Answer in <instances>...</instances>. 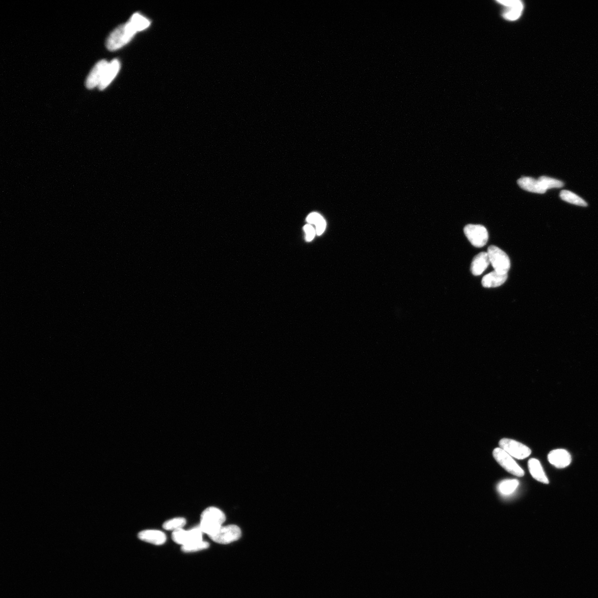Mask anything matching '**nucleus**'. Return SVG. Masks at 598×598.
<instances>
[{"label":"nucleus","mask_w":598,"mask_h":598,"mask_svg":"<svg viewBox=\"0 0 598 598\" xmlns=\"http://www.w3.org/2000/svg\"><path fill=\"white\" fill-rule=\"evenodd\" d=\"M138 33L136 30L128 22L121 24L114 29L107 37L106 46L111 51H115L129 43Z\"/></svg>","instance_id":"obj_1"},{"label":"nucleus","mask_w":598,"mask_h":598,"mask_svg":"<svg viewBox=\"0 0 598 598\" xmlns=\"http://www.w3.org/2000/svg\"><path fill=\"white\" fill-rule=\"evenodd\" d=\"M226 518L224 512L215 507H209L201 515L200 527L203 533L212 535L222 526Z\"/></svg>","instance_id":"obj_2"},{"label":"nucleus","mask_w":598,"mask_h":598,"mask_svg":"<svg viewBox=\"0 0 598 598\" xmlns=\"http://www.w3.org/2000/svg\"><path fill=\"white\" fill-rule=\"evenodd\" d=\"M487 253L495 271L502 275H506L511 266L510 260L507 254L495 246H490Z\"/></svg>","instance_id":"obj_3"},{"label":"nucleus","mask_w":598,"mask_h":598,"mask_svg":"<svg viewBox=\"0 0 598 598\" xmlns=\"http://www.w3.org/2000/svg\"><path fill=\"white\" fill-rule=\"evenodd\" d=\"M493 456L496 461L509 473L518 477L524 476V470L514 460L513 457L503 449L500 448L495 449L493 451Z\"/></svg>","instance_id":"obj_4"},{"label":"nucleus","mask_w":598,"mask_h":598,"mask_svg":"<svg viewBox=\"0 0 598 598\" xmlns=\"http://www.w3.org/2000/svg\"><path fill=\"white\" fill-rule=\"evenodd\" d=\"M241 536L240 528L234 525L222 526L212 535L209 536L214 542L227 545L236 541Z\"/></svg>","instance_id":"obj_5"},{"label":"nucleus","mask_w":598,"mask_h":598,"mask_svg":"<svg viewBox=\"0 0 598 598\" xmlns=\"http://www.w3.org/2000/svg\"><path fill=\"white\" fill-rule=\"evenodd\" d=\"M500 448L512 457L519 460L526 459L531 454V450L526 445L511 439L504 438L499 442Z\"/></svg>","instance_id":"obj_6"},{"label":"nucleus","mask_w":598,"mask_h":598,"mask_svg":"<svg viewBox=\"0 0 598 598\" xmlns=\"http://www.w3.org/2000/svg\"><path fill=\"white\" fill-rule=\"evenodd\" d=\"M466 237L473 246L477 248L485 246L488 241L487 229L480 225H468L464 228Z\"/></svg>","instance_id":"obj_7"},{"label":"nucleus","mask_w":598,"mask_h":598,"mask_svg":"<svg viewBox=\"0 0 598 598\" xmlns=\"http://www.w3.org/2000/svg\"><path fill=\"white\" fill-rule=\"evenodd\" d=\"M202 532L199 527L188 531L183 529L173 531L172 538L175 542L182 546L202 540Z\"/></svg>","instance_id":"obj_8"},{"label":"nucleus","mask_w":598,"mask_h":598,"mask_svg":"<svg viewBox=\"0 0 598 598\" xmlns=\"http://www.w3.org/2000/svg\"><path fill=\"white\" fill-rule=\"evenodd\" d=\"M108 65L109 63L105 60H101L96 63L86 79V86L88 89L91 90L95 87L99 86Z\"/></svg>","instance_id":"obj_9"},{"label":"nucleus","mask_w":598,"mask_h":598,"mask_svg":"<svg viewBox=\"0 0 598 598\" xmlns=\"http://www.w3.org/2000/svg\"><path fill=\"white\" fill-rule=\"evenodd\" d=\"M498 2L505 6L503 16L506 20L514 21L521 16L524 9V5L519 0H502Z\"/></svg>","instance_id":"obj_10"},{"label":"nucleus","mask_w":598,"mask_h":598,"mask_svg":"<svg viewBox=\"0 0 598 598\" xmlns=\"http://www.w3.org/2000/svg\"><path fill=\"white\" fill-rule=\"evenodd\" d=\"M549 462L558 469L568 467L572 461V457L568 451L559 449L552 450L548 455Z\"/></svg>","instance_id":"obj_11"},{"label":"nucleus","mask_w":598,"mask_h":598,"mask_svg":"<svg viewBox=\"0 0 598 598\" xmlns=\"http://www.w3.org/2000/svg\"><path fill=\"white\" fill-rule=\"evenodd\" d=\"M518 183L521 188L530 193L543 194L547 192L543 183L539 179L524 177L518 181Z\"/></svg>","instance_id":"obj_12"},{"label":"nucleus","mask_w":598,"mask_h":598,"mask_svg":"<svg viewBox=\"0 0 598 598\" xmlns=\"http://www.w3.org/2000/svg\"><path fill=\"white\" fill-rule=\"evenodd\" d=\"M138 537L144 542L154 545H162L167 540L166 534L156 530L142 531L138 534Z\"/></svg>","instance_id":"obj_13"},{"label":"nucleus","mask_w":598,"mask_h":598,"mask_svg":"<svg viewBox=\"0 0 598 598\" xmlns=\"http://www.w3.org/2000/svg\"><path fill=\"white\" fill-rule=\"evenodd\" d=\"M120 69V62L118 59H114L108 65L102 80H101L98 88L100 90H104L116 78Z\"/></svg>","instance_id":"obj_14"},{"label":"nucleus","mask_w":598,"mask_h":598,"mask_svg":"<svg viewBox=\"0 0 598 598\" xmlns=\"http://www.w3.org/2000/svg\"><path fill=\"white\" fill-rule=\"evenodd\" d=\"M490 263L491 261L487 252H481L474 257L471 265V271L474 276H480L487 268Z\"/></svg>","instance_id":"obj_15"},{"label":"nucleus","mask_w":598,"mask_h":598,"mask_svg":"<svg viewBox=\"0 0 598 598\" xmlns=\"http://www.w3.org/2000/svg\"><path fill=\"white\" fill-rule=\"evenodd\" d=\"M507 274L502 275L494 271L483 277L482 285L486 288L499 287L507 281Z\"/></svg>","instance_id":"obj_16"},{"label":"nucleus","mask_w":598,"mask_h":598,"mask_svg":"<svg viewBox=\"0 0 598 598\" xmlns=\"http://www.w3.org/2000/svg\"><path fill=\"white\" fill-rule=\"evenodd\" d=\"M528 467L533 478L537 481L548 484L549 480L544 472L540 462L536 459H531L528 462Z\"/></svg>","instance_id":"obj_17"},{"label":"nucleus","mask_w":598,"mask_h":598,"mask_svg":"<svg viewBox=\"0 0 598 598\" xmlns=\"http://www.w3.org/2000/svg\"><path fill=\"white\" fill-rule=\"evenodd\" d=\"M129 21L138 33V32H141L147 29L151 24V21L148 18L138 13V12L133 14L130 17Z\"/></svg>","instance_id":"obj_18"},{"label":"nucleus","mask_w":598,"mask_h":598,"mask_svg":"<svg viewBox=\"0 0 598 598\" xmlns=\"http://www.w3.org/2000/svg\"><path fill=\"white\" fill-rule=\"evenodd\" d=\"M560 197H561L562 200L571 203L573 205L582 207H587L588 206L587 203L582 199L581 197H579L574 193L569 192V191H562L561 193H560Z\"/></svg>","instance_id":"obj_19"},{"label":"nucleus","mask_w":598,"mask_h":598,"mask_svg":"<svg viewBox=\"0 0 598 598\" xmlns=\"http://www.w3.org/2000/svg\"><path fill=\"white\" fill-rule=\"evenodd\" d=\"M519 485L518 480H505L501 481L498 486V491L502 495H509L514 493Z\"/></svg>","instance_id":"obj_20"},{"label":"nucleus","mask_w":598,"mask_h":598,"mask_svg":"<svg viewBox=\"0 0 598 598\" xmlns=\"http://www.w3.org/2000/svg\"><path fill=\"white\" fill-rule=\"evenodd\" d=\"M186 524V520L184 518H177L168 520L163 524V528L168 531H175L182 529Z\"/></svg>","instance_id":"obj_21"},{"label":"nucleus","mask_w":598,"mask_h":598,"mask_svg":"<svg viewBox=\"0 0 598 598\" xmlns=\"http://www.w3.org/2000/svg\"><path fill=\"white\" fill-rule=\"evenodd\" d=\"M209 543L204 540L182 546V551L186 553H192L204 550L208 548Z\"/></svg>","instance_id":"obj_22"},{"label":"nucleus","mask_w":598,"mask_h":598,"mask_svg":"<svg viewBox=\"0 0 598 598\" xmlns=\"http://www.w3.org/2000/svg\"><path fill=\"white\" fill-rule=\"evenodd\" d=\"M539 179L542 182L547 190L554 188H561L564 186V183L561 181L552 179L549 177L541 176L539 178Z\"/></svg>","instance_id":"obj_23"},{"label":"nucleus","mask_w":598,"mask_h":598,"mask_svg":"<svg viewBox=\"0 0 598 598\" xmlns=\"http://www.w3.org/2000/svg\"><path fill=\"white\" fill-rule=\"evenodd\" d=\"M304 230L305 233L307 234V240L308 241L312 240L314 239L315 234L314 228L310 225H306L304 227Z\"/></svg>","instance_id":"obj_24"},{"label":"nucleus","mask_w":598,"mask_h":598,"mask_svg":"<svg viewBox=\"0 0 598 598\" xmlns=\"http://www.w3.org/2000/svg\"><path fill=\"white\" fill-rule=\"evenodd\" d=\"M323 218L317 213H312L308 215L307 221L311 224L316 225Z\"/></svg>","instance_id":"obj_25"},{"label":"nucleus","mask_w":598,"mask_h":598,"mask_svg":"<svg viewBox=\"0 0 598 598\" xmlns=\"http://www.w3.org/2000/svg\"><path fill=\"white\" fill-rule=\"evenodd\" d=\"M316 231L317 234L319 235L322 234V233L324 232V231H325V228H326L325 221L324 220V219L322 218L319 222L317 223V224L316 225Z\"/></svg>","instance_id":"obj_26"}]
</instances>
